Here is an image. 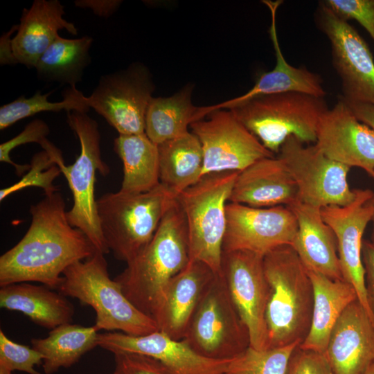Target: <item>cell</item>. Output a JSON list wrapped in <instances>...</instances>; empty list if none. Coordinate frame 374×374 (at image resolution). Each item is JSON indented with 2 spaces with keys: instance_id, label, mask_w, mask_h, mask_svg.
I'll use <instances>...</instances> for the list:
<instances>
[{
  "instance_id": "cell-24",
  "label": "cell",
  "mask_w": 374,
  "mask_h": 374,
  "mask_svg": "<svg viewBox=\"0 0 374 374\" xmlns=\"http://www.w3.org/2000/svg\"><path fill=\"white\" fill-rule=\"evenodd\" d=\"M289 207L297 221V231L291 246L308 271L332 280H344L337 239L323 220L321 208L299 201Z\"/></svg>"
},
{
  "instance_id": "cell-35",
  "label": "cell",
  "mask_w": 374,
  "mask_h": 374,
  "mask_svg": "<svg viewBox=\"0 0 374 374\" xmlns=\"http://www.w3.org/2000/svg\"><path fill=\"white\" fill-rule=\"evenodd\" d=\"M44 357L33 347L13 341L0 330V367L11 372L42 374L35 369L42 364Z\"/></svg>"
},
{
  "instance_id": "cell-8",
  "label": "cell",
  "mask_w": 374,
  "mask_h": 374,
  "mask_svg": "<svg viewBox=\"0 0 374 374\" xmlns=\"http://www.w3.org/2000/svg\"><path fill=\"white\" fill-rule=\"evenodd\" d=\"M239 172L205 175L177 196L186 218L190 260L205 263L215 274L221 270L226 206Z\"/></svg>"
},
{
  "instance_id": "cell-16",
  "label": "cell",
  "mask_w": 374,
  "mask_h": 374,
  "mask_svg": "<svg viewBox=\"0 0 374 374\" xmlns=\"http://www.w3.org/2000/svg\"><path fill=\"white\" fill-rule=\"evenodd\" d=\"M372 198V190L356 189L351 202L323 207L321 213L335 235L343 279L354 287L358 301L374 321L366 297L362 256L363 235L373 214Z\"/></svg>"
},
{
  "instance_id": "cell-2",
  "label": "cell",
  "mask_w": 374,
  "mask_h": 374,
  "mask_svg": "<svg viewBox=\"0 0 374 374\" xmlns=\"http://www.w3.org/2000/svg\"><path fill=\"white\" fill-rule=\"evenodd\" d=\"M189 262L186 218L176 197L148 245L114 279L127 299L153 319L170 280Z\"/></svg>"
},
{
  "instance_id": "cell-18",
  "label": "cell",
  "mask_w": 374,
  "mask_h": 374,
  "mask_svg": "<svg viewBox=\"0 0 374 374\" xmlns=\"http://www.w3.org/2000/svg\"><path fill=\"white\" fill-rule=\"evenodd\" d=\"M316 146L330 159L374 174V130L355 115L340 98L321 116Z\"/></svg>"
},
{
  "instance_id": "cell-20",
  "label": "cell",
  "mask_w": 374,
  "mask_h": 374,
  "mask_svg": "<svg viewBox=\"0 0 374 374\" xmlns=\"http://www.w3.org/2000/svg\"><path fill=\"white\" fill-rule=\"evenodd\" d=\"M324 355L334 374H364L374 364V321L358 299L337 320Z\"/></svg>"
},
{
  "instance_id": "cell-41",
  "label": "cell",
  "mask_w": 374,
  "mask_h": 374,
  "mask_svg": "<svg viewBox=\"0 0 374 374\" xmlns=\"http://www.w3.org/2000/svg\"><path fill=\"white\" fill-rule=\"evenodd\" d=\"M118 0H77L74 4L81 8L90 9L99 17H109L121 4Z\"/></svg>"
},
{
  "instance_id": "cell-34",
  "label": "cell",
  "mask_w": 374,
  "mask_h": 374,
  "mask_svg": "<svg viewBox=\"0 0 374 374\" xmlns=\"http://www.w3.org/2000/svg\"><path fill=\"white\" fill-rule=\"evenodd\" d=\"M61 173L53 158L43 150L33 155L29 170L19 181L0 190V201L28 187H38L43 189L45 195H51L59 191L53 181Z\"/></svg>"
},
{
  "instance_id": "cell-10",
  "label": "cell",
  "mask_w": 374,
  "mask_h": 374,
  "mask_svg": "<svg viewBox=\"0 0 374 374\" xmlns=\"http://www.w3.org/2000/svg\"><path fill=\"white\" fill-rule=\"evenodd\" d=\"M294 179L299 201L322 208L345 206L356 194L348 182L349 166L325 155L315 144H306L289 137L278 154Z\"/></svg>"
},
{
  "instance_id": "cell-37",
  "label": "cell",
  "mask_w": 374,
  "mask_h": 374,
  "mask_svg": "<svg viewBox=\"0 0 374 374\" xmlns=\"http://www.w3.org/2000/svg\"><path fill=\"white\" fill-rule=\"evenodd\" d=\"M339 17L357 21L374 42V0H324L321 1Z\"/></svg>"
},
{
  "instance_id": "cell-22",
  "label": "cell",
  "mask_w": 374,
  "mask_h": 374,
  "mask_svg": "<svg viewBox=\"0 0 374 374\" xmlns=\"http://www.w3.org/2000/svg\"><path fill=\"white\" fill-rule=\"evenodd\" d=\"M216 274L205 263L190 260L164 291L153 317L158 330L182 340L202 295Z\"/></svg>"
},
{
  "instance_id": "cell-13",
  "label": "cell",
  "mask_w": 374,
  "mask_h": 374,
  "mask_svg": "<svg viewBox=\"0 0 374 374\" xmlns=\"http://www.w3.org/2000/svg\"><path fill=\"white\" fill-rule=\"evenodd\" d=\"M316 21L330 44L332 65L341 83V98L374 106V60L366 42L348 21L321 2Z\"/></svg>"
},
{
  "instance_id": "cell-27",
  "label": "cell",
  "mask_w": 374,
  "mask_h": 374,
  "mask_svg": "<svg viewBox=\"0 0 374 374\" xmlns=\"http://www.w3.org/2000/svg\"><path fill=\"white\" fill-rule=\"evenodd\" d=\"M159 181L175 196L203 176L204 156L198 138L190 131L157 145Z\"/></svg>"
},
{
  "instance_id": "cell-9",
  "label": "cell",
  "mask_w": 374,
  "mask_h": 374,
  "mask_svg": "<svg viewBox=\"0 0 374 374\" xmlns=\"http://www.w3.org/2000/svg\"><path fill=\"white\" fill-rule=\"evenodd\" d=\"M182 340L199 355L217 360L231 359L250 346L248 329L220 274L206 289Z\"/></svg>"
},
{
  "instance_id": "cell-1",
  "label": "cell",
  "mask_w": 374,
  "mask_h": 374,
  "mask_svg": "<svg viewBox=\"0 0 374 374\" xmlns=\"http://www.w3.org/2000/svg\"><path fill=\"white\" fill-rule=\"evenodd\" d=\"M66 213L60 191L30 206L26 233L0 257V287L39 282L57 290L66 268L97 251L85 233L71 225Z\"/></svg>"
},
{
  "instance_id": "cell-6",
  "label": "cell",
  "mask_w": 374,
  "mask_h": 374,
  "mask_svg": "<svg viewBox=\"0 0 374 374\" xmlns=\"http://www.w3.org/2000/svg\"><path fill=\"white\" fill-rule=\"evenodd\" d=\"M176 197L161 184L148 192L100 196L97 212L109 252L126 264L132 261L150 242Z\"/></svg>"
},
{
  "instance_id": "cell-17",
  "label": "cell",
  "mask_w": 374,
  "mask_h": 374,
  "mask_svg": "<svg viewBox=\"0 0 374 374\" xmlns=\"http://www.w3.org/2000/svg\"><path fill=\"white\" fill-rule=\"evenodd\" d=\"M64 14L59 0H35L29 8L23 10L19 24L1 37V64H21L35 68L59 35V30L78 34L75 26L63 17Z\"/></svg>"
},
{
  "instance_id": "cell-7",
  "label": "cell",
  "mask_w": 374,
  "mask_h": 374,
  "mask_svg": "<svg viewBox=\"0 0 374 374\" xmlns=\"http://www.w3.org/2000/svg\"><path fill=\"white\" fill-rule=\"evenodd\" d=\"M328 109L324 97L301 92L258 96L229 110L273 154L294 136L314 144L319 120Z\"/></svg>"
},
{
  "instance_id": "cell-19",
  "label": "cell",
  "mask_w": 374,
  "mask_h": 374,
  "mask_svg": "<svg viewBox=\"0 0 374 374\" xmlns=\"http://www.w3.org/2000/svg\"><path fill=\"white\" fill-rule=\"evenodd\" d=\"M98 346L113 354L131 353L152 357L171 374H226L230 361L203 357L184 341L172 339L159 330L141 336L116 331L99 332Z\"/></svg>"
},
{
  "instance_id": "cell-32",
  "label": "cell",
  "mask_w": 374,
  "mask_h": 374,
  "mask_svg": "<svg viewBox=\"0 0 374 374\" xmlns=\"http://www.w3.org/2000/svg\"><path fill=\"white\" fill-rule=\"evenodd\" d=\"M52 91L42 94L37 91L30 98L19 96L0 107V130H4L16 122L42 112H57L62 110L88 112L86 96L76 87H69L63 92L60 102H51L48 97Z\"/></svg>"
},
{
  "instance_id": "cell-5",
  "label": "cell",
  "mask_w": 374,
  "mask_h": 374,
  "mask_svg": "<svg viewBox=\"0 0 374 374\" xmlns=\"http://www.w3.org/2000/svg\"><path fill=\"white\" fill-rule=\"evenodd\" d=\"M62 276L57 291L91 307L96 312L94 326L98 331L141 336L158 330L154 320L138 310L111 278L103 253L97 251L91 257L75 262Z\"/></svg>"
},
{
  "instance_id": "cell-33",
  "label": "cell",
  "mask_w": 374,
  "mask_h": 374,
  "mask_svg": "<svg viewBox=\"0 0 374 374\" xmlns=\"http://www.w3.org/2000/svg\"><path fill=\"white\" fill-rule=\"evenodd\" d=\"M299 345L294 343L266 350L249 346L230 359L226 374H286L290 357Z\"/></svg>"
},
{
  "instance_id": "cell-23",
  "label": "cell",
  "mask_w": 374,
  "mask_h": 374,
  "mask_svg": "<svg viewBox=\"0 0 374 374\" xmlns=\"http://www.w3.org/2000/svg\"><path fill=\"white\" fill-rule=\"evenodd\" d=\"M297 201L294 179L284 162L274 156L258 160L238 173L229 202L268 208L290 206Z\"/></svg>"
},
{
  "instance_id": "cell-31",
  "label": "cell",
  "mask_w": 374,
  "mask_h": 374,
  "mask_svg": "<svg viewBox=\"0 0 374 374\" xmlns=\"http://www.w3.org/2000/svg\"><path fill=\"white\" fill-rule=\"evenodd\" d=\"M193 87L188 85L168 97L152 98L145 116V133L155 144L175 138L199 120V107L192 103Z\"/></svg>"
},
{
  "instance_id": "cell-11",
  "label": "cell",
  "mask_w": 374,
  "mask_h": 374,
  "mask_svg": "<svg viewBox=\"0 0 374 374\" xmlns=\"http://www.w3.org/2000/svg\"><path fill=\"white\" fill-rule=\"evenodd\" d=\"M154 85L141 63L102 75L87 105L113 127L119 135L145 133V116Z\"/></svg>"
},
{
  "instance_id": "cell-45",
  "label": "cell",
  "mask_w": 374,
  "mask_h": 374,
  "mask_svg": "<svg viewBox=\"0 0 374 374\" xmlns=\"http://www.w3.org/2000/svg\"><path fill=\"white\" fill-rule=\"evenodd\" d=\"M0 374H12V372L0 367Z\"/></svg>"
},
{
  "instance_id": "cell-21",
  "label": "cell",
  "mask_w": 374,
  "mask_h": 374,
  "mask_svg": "<svg viewBox=\"0 0 374 374\" xmlns=\"http://www.w3.org/2000/svg\"><path fill=\"white\" fill-rule=\"evenodd\" d=\"M271 13L269 35L274 49L276 64L274 68L262 74L253 87L240 96L220 104L201 107L206 117L217 109H231L252 98L285 92H301L319 97L326 96L321 76L305 67H295L285 60L281 51L276 29V12L283 1L264 0Z\"/></svg>"
},
{
  "instance_id": "cell-26",
  "label": "cell",
  "mask_w": 374,
  "mask_h": 374,
  "mask_svg": "<svg viewBox=\"0 0 374 374\" xmlns=\"http://www.w3.org/2000/svg\"><path fill=\"white\" fill-rule=\"evenodd\" d=\"M66 298L46 285L28 282L0 288L1 308L20 312L35 323L51 330L73 320L75 309Z\"/></svg>"
},
{
  "instance_id": "cell-15",
  "label": "cell",
  "mask_w": 374,
  "mask_h": 374,
  "mask_svg": "<svg viewBox=\"0 0 374 374\" xmlns=\"http://www.w3.org/2000/svg\"><path fill=\"white\" fill-rule=\"evenodd\" d=\"M222 251H247L264 256L282 245H292L297 221L289 206L252 207L228 202Z\"/></svg>"
},
{
  "instance_id": "cell-28",
  "label": "cell",
  "mask_w": 374,
  "mask_h": 374,
  "mask_svg": "<svg viewBox=\"0 0 374 374\" xmlns=\"http://www.w3.org/2000/svg\"><path fill=\"white\" fill-rule=\"evenodd\" d=\"M114 150L123 166L119 190L144 193L160 184L158 147L145 133L119 135L114 141Z\"/></svg>"
},
{
  "instance_id": "cell-25",
  "label": "cell",
  "mask_w": 374,
  "mask_h": 374,
  "mask_svg": "<svg viewBox=\"0 0 374 374\" xmlns=\"http://www.w3.org/2000/svg\"><path fill=\"white\" fill-rule=\"evenodd\" d=\"M308 273L314 292L312 314L309 332L299 346L324 354L332 328L345 309L357 299V295L344 280Z\"/></svg>"
},
{
  "instance_id": "cell-4",
  "label": "cell",
  "mask_w": 374,
  "mask_h": 374,
  "mask_svg": "<svg viewBox=\"0 0 374 374\" xmlns=\"http://www.w3.org/2000/svg\"><path fill=\"white\" fill-rule=\"evenodd\" d=\"M66 121L80 143V153L73 164L66 165L62 152L47 139L40 145L53 158L72 193L73 204L66 213L69 223L84 232L96 250L105 255L109 251L100 227L94 186L96 172L105 177L110 169L101 157L98 125L87 112L80 111L66 112Z\"/></svg>"
},
{
  "instance_id": "cell-43",
  "label": "cell",
  "mask_w": 374,
  "mask_h": 374,
  "mask_svg": "<svg viewBox=\"0 0 374 374\" xmlns=\"http://www.w3.org/2000/svg\"><path fill=\"white\" fill-rule=\"evenodd\" d=\"M374 180V174L371 176ZM372 203H373V214L371 217V221L373 223V231L371 235V243L374 245V191H373V198H372Z\"/></svg>"
},
{
  "instance_id": "cell-3",
  "label": "cell",
  "mask_w": 374,
  "mask_h": 374,
  "mask_svg": "<svg viewBox=\"0 0 374 374\" xmlns=\"http://www.w3.org/2000/svg\"><path fill=\"white\" fill-rule=\"evenodd\" d=\"M269 287L265 320L269 348L303 341L309 332L313 286L308 269L291 245H282L263 256Z\"/></svg>"
},
{
  "instance_id": "cell-30",
  "label": "cell",
  "mask_w": 374,
  "mask_h": 374,
  "mask_svg": "<svg viewBox=\"0 0 374 374\" xmlns=\"http://www.w3.org/2000/svg\"><path fill=\"white\" fill-rule=\"evenodd\" d=\"M92 42L93 38L88 35L76 39L58 35L35 64L37 78L75 87L91 62L89 50Z\"/></svg>"
},
{
  "instance_id": "cell-38",
  "label": "cell",
  "mask_w": 374,
  "mask_h": 374,
  "mask_svg": "<svg viewBox=\"0 0 374 374\" xmlns=\"http://www.w3.org/2000/svg\"><path fill=\"white\" fill-rule=\"evenodd\" d=\"M114 374H171L159 361L143 355L131 353L114 354Z\"/></svg>"
},
{
  "instance_id": "cell-12",
  "label": "cell",
  "mask_w": 374,
  "mask_h": 374,
  "mask_svg": "<svg viewBox=\"0 0 374 374\" xmlns=\"http://www.w3.org/2000/svg\"><path fill=\"white\" fill-rule=\"evenodd\" d=\"M190 128L202 145L203 176L241 172L258 160L274 157L229 109L214 110Z\"/></svg>"
},
{
  "instance_id": "cell-42",
  "label": "cell",
  "mask_w": 374,
  "mask_h": 374,
  "mask_svg": "<svg viewBox=\"0 0 374 374\" xmlns=\"http://www.w3.org/2000/svg\"><path fill=\"white\" fill-rule=\"evenodd\" d=\"M344 101L350 106L355 115L359 121L374 130L373 105L364 103Z\"/></svg>"
},
{
  "instance_id": "cell-14",
  "label": "cell",
  "mask_w": 374,
  "mask_h": 374,
  "mask_svg": "<svg viewBox=\"0 0 374 374\" xmlns=\"http://www.w3.org/2000/svg\"><path fill=\"white\" fill-rule=\"evenodd\" d=\"M219 274L248 329L250 346L257 350L269 349L265 320L269 287L263 256L247 251H222Z\"/></svg>"
},
{
  "instance_id": "cell-36",
  "label": "cell",
  "mask_w": 374,
  "mask_h": 374,
  "mask_svg": "<svg viewBox=\"0 0 374 374\" xmlns=\"http://www.w3.org/2000/svg\"><path fill=\"white\" fill-rule=\"evenodd\" d=\"M50 133L48 125L41 119H35L30 122L18 135L0 145V161L8 163L15 168L16 174L22 176L30 168L28 164H18L14 162L10 154L17 147L29 143L40 144Z\"/></svg>"
},
{
  "instance_id": "cell-44",
  "label": "cell",
  "mask_w": 374,
  "mask_h": 374,
  "mask_svg": "<svg viewBox=\"0 0 374 374\" xmlns=\"http://www.w3.org/2000/svg\"><path fill=\"white\" fill-rule=\"evenodd\" d=\"M364 374H374V364H373L364 373Z\"/></svg>"
},
{
  "instance_id": "cell-40",
  "label": "cell",
  "mask_w": 374,
  "mask_h": 374,
  "mask_svg": "<svg viewBox=\"0 0 374 374\" xmlns=\"http://www.w3.org/2000/svg\"><path fill=\"white\" fill-rule=\"evenodd\" d=\"M362 256L367 301L374 314V245L371 241H363Z\"/></svg>"
},
{
  "instance_id": "cell-39",
  "label": "cell",
  "mask_w": 374,
  "mask_h": 374,
  "mask_svg": "<svg viewBox=\"0 0 374 374\" xmlns=\"http://www.w3.org/2000/svg\"><path fill=\"white\" fill-rule=\"evenodd\" d=\"M286 374H334L324 354L301 348L293 351Z\"/></svg>"
},
{
  "instance_id": "cell-29",
  "label": "cell",
  "mask_w": 374,
  "mask_h": 374,
  "mask_svg": "<svg viewBox=\"0 0 374 374\" xmlns=\"http://www.w3.org/2000/svg\"><path fill=\"white\" fill-rule=\"evenodd\" d=\"M99 331L71 323L52 329L45 338H33L32 347L44 357L42 364L44 374H54L67 368L98 346Z\"/></svg>"
}]
</instances>
